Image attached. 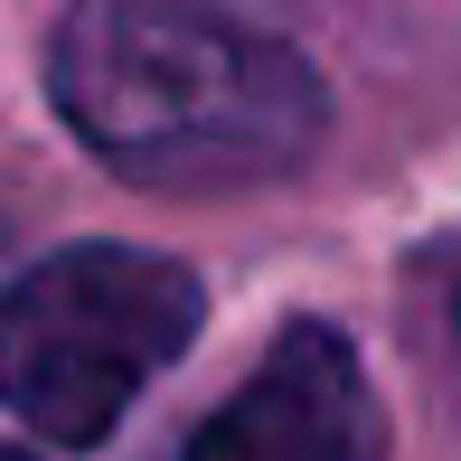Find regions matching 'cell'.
I'll return each mask as SVG.
<instances>
[{
  "label": "cell",
  "instance_id": "cell-2",
  "mask_svg": "<svg viewBox=\"0 0 461 461\" xmlns=\"http://www.w3.org/2000/svg\"><path fill=\"white\" fill-rule=\"evenodd\" d=\"M207 292L151 245H67L0 292V405L29 433L86 452L132 395L198 339Z\"/></svg>",
  "mask_w": 461,
  "mask_h": 461
},
{
  "label": "cell",
  "instance_id": "cell-3",
  "mask_svg": "<svg viewBox=\"0 0 461 461\" xmlns=\"http://www.w3.org/2000/svg\"><path fill=\"white\" fill-rule=\"evenodd\" d=\"M188 461H386V414L358 348L330 321H292L264 367L188 433Z\"/></svg>",
  "mask_w": 461,
  "mask_h": 461
},
{
  "label": "cell",
  "instance_id": "cell-5",
  "mask_svg": "<svg viewBox=\"0 0 461 461\" xmlns=\"http://www.w3.org/2000/svg\"><path fill=\"white\" fill-rule=\"evenodd\" d=\"M452 321H461V292H452Z\"/></svg>",
  "mask_w": 461,
  "mask_h": 461
},
{
  "label": "cell",
  "instance_id": "cell-1",
  "mask_svg": "<svg viewBox=\"0 0 461 461\" xmlns=\"http://www.w3.org/2000/svg\"><path fill=\"white\" fill-rule=\"evenodd\" d=\"M57 113L141 188H264L302 170L330 104L302 48L217 0H76L57 29Z\"/></svg>",
  "mask_w": 461,
  "mask_h": 461
},
{
  "label": "cell",
  "instance_id": "cell-4",
  "mask_svg": "<svg viewBox=\"0 0 461 461\" xmlns=\"http://www.w3.org/2000/svg\"><path fill=\"white\" fill-rule=\"evenodd\" d=\"M0 461H29V452H10V443H0Z\"/></svg>",
  "mask_w": 461,
  "mask_h": 461
}]
</instances>
